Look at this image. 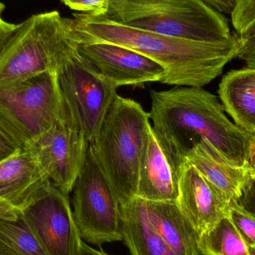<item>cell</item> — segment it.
<instances>
[{"mask_svg": "<svg viewBox=\"0 0 255 255\" xmlns=\"http://www.w3.org/2000/svg\"><path fill=\"white\" fill-rule=\"evenodd\" d=\"M65 21L70 37L76 43L107 42L133 49L163 67L160 83L175 86L208 85L238 57L241 47L238 34L226 41L205 43L131 28L88 13H75L74 18Z\"/></svg>", "mask_w": 255, "mask_h": 255, "instance_id": "1", "label": "cell"}, {"mask_svg": "<svg viewBox=\"0 0 255 255\" xmlns=\"http://www.w3.org/2000/svg\"><path fill=\"white\" fill-rule=\"evenodd\" d=\"M150 97L153 132L178 172L187 151L202 139L231 164L246 168L252 133L229 119L214 94L199 87L176 86L151 90Z\"/></svg>", "mask_w": 255, "mask_h": 255, "instance_id": "2", "label": "cell"}, {"mask_svg": "<svg viewBox=\"0 0 255 255\" xmlns=\"http://www.w3.org/2000/svg\"><path fill=\"white\" fill-rule=\"evenodd\" d=\"M151 128L149 113L137 102L118 94L90 142L120 205L136 197L139 160Z\"/></svg>", "mask_w": 255, "mask_h": 255, "instance_id": "3", "label": "cell"}, {"mask_svg": "<svg viewBox=\"0 0 255 255\" xmlns=\"http://www.w3.org/2000/svg\"><path fill=\"white\" fill-rule=\"evenodd\" d=\"M76 45L59 12L31 15L18 23L0 56V85L57 73Z\"/></svg>", "mask_w": 255, "mask_h": 255, "instance_id": "4", "label": "cell"}, {"mask_svg": "<svg viewBox=\"0 0 255 255\" xmlns=\"http://www.w3.org/2000/svg\"><path fill=\"white\" fill-rule=\"evenodd\" d=\"M63 112L56 73L0 85V128L19 149H29Z\"/></svg>", "mask_w": 255, "mask_h": 255, "instance_id": "5", "label": "cell"}, {"mask_svg": "<svg viewBox=\"0 0 255 255\" xmlns=\"http://www.w3.org/2000/svg\"><path fill=\"white\" fill-rule=\"evenodd\" d=\"M103 16L131 28L194 41L219 43L233 36L224 15L202 0H187L164 10L109 9Z\"/></svg>", "mask_w": 255, "mask_h": 255, "instance_id": "6", "label": "cell"}, {"mask_svg": "<svg viewBox=\"0 0 255 255\" xmlns=\"http://www.w3.org/2000/svg\"><path fill=\"white\" fill-rule=\"evenodd\" d=\"M56 73L64 111L91 142L118 96V88L79 55L76 45Z\"/></svg>", "mask_w": 255, "mask_h": 255, "instance_id": "7", "label": "cell"}, {"mask_svg": "<svg viewBox=\"0 0 255 255\" xmlns=\"http://www.w3.org/2000/svg\"><path fill=\"white\" fill-rule=\"evenodd\" d=\"M73 191V217L81 238L98 246L123 241L120 203L90 143Z\"/></svg>", "mask_w": 255, "mask_h": 255, "instance_id": "8", "label": "cell"}, {"mask_svg": "<svg viewBox=\"0 0 255 255\" xmlns=\"http://www.w3.org/2000/svg\"><path fill=\"white\" fill-rule=\"evenodd\" d=\"M20 216L48 255H78L82 240L75 222L69 196L51 181Z\"/></svg>", "mask_w": 255, "mask_h": 255, "instance_id": "9", "label": "cell"}, {"mask_svg": "<svg viewBox=\"0 0 255 255\" xmlns=\"http://www.w3.org/2000/svg\"><path fill=\"white\" fill-rule=\"evenodd\" d=\"M90 142L65 111L31 149L54 185L69 196L80 172Z\"/></svg>", "mask_w": 255, "mask_h": 255, "instance_id": "10", "label": "cell"}, {"mask_svg": "<svg viewBox=\"0 0 255 255\" xmlns=\"http://www.w3.org/2000/svg\"><path fill=\"white\" fill-rule=\"evenodd\" d=\"M76 49L100 76L116 88L161 82L165 76V70L160 64L125 46L107 42H86L76 43Z\"/></svg>", "mask_w": 255, "mask_h": 255, "instance_id": "11", "label": "cell"}, {"mask_svg": "<svg viewBox=\"0 0 255 255\" xmlns=\"http://www.w3.org/2000/svg\"><path fill=\"white\" fill-rule=\"evenodd\" d=\"M177 204L199 237L227 217L230 205L186 159L178 174Z\"/></svg>", "mask_w": 255, "mask_h": 255, "instance_id": "12", "label": "cell"}, {"mask_svg": "<svg viewBox=\"0 0 255 255\" xmlns=\"http://www.w3.org/2000/svg\"><path fill=\"white\" fill-rule=\"evenodd\" d=\"M50 182L31 149L0 162V197L19 211Z\"/></svg>", "mask_w": 255, "mask_h": 255, "instance_id": "13", "label": "cell"}, {"mask_svg": "<svg viewBox=\"0 0 255 255\" xmlns=\"http://www.w3.org/2000/svg\"><path fill=\"white\" fill-rule=\"evenodd\" d=\"M178 196V170L151 128L139 160L136 197L154 202H177Z\"/></svg>", "mask_w": 255, "mask_h": 255, "instance_id": "14", "label": "cell"}, {"mask_svg": "<svg viewBox=\"0 0 255 255\" xmlns=\"http://www.w3.org/2000/svg\"><path fill=\"white\" fill-rule=\"evenodd\" d=\"M184 158L201 172L228 203L238 202L251 181L245 168L231 164L203 139L190 148Z\"/></svg>", "mask_w": 255, "mask_h": 255, "instance_id": "15", "label": "cell"}, {"mask_svg": "<svg viewBox=\"0 0 255 255\" xmlns=\"http://www.w3.org/2000/svg\"><path fill=\"white\" fill-rule=\"evenodd\" d=\"M150 223L176 255H199V236L177 202L145 200Z\"/></svg>", "mask_w": 255, "mask_h": 255, "instance_id": "16", "label": "cell"}, {"mask_svg": "<svg viewBox=\"0 0 255 255\" xmlns=\"http://www.w3.org/2000/svg\"><path fill=\"white\" fill-rule=\"evenodd\" d=\"M121 229L130 255H176L156 232L139 197L120 205Z\"/></svg>", "mask_w": 255, "mask_h": 255, "instance_id": "17", "label": "cell"}, {"mask_svg": "<svg viewBox=\"0 0 255 255\" xmlns=\"http://www.w3.org/2000/svg\"><path fill=\"white\" fill-rule=\"evenodd\" d=\"M219 96L235 124L250 133L255 132V69L229 72L220 82Z\"/></svg>", "mask_w": 255, "mask_h": 255, "instance_id": "18", "label": "cell"}, {"mask_svg": "<svg viewBox=\"0 0 255 255\" xmlns=\"http://www.w3.org/2000/svg\"><path fill=\"white\" fill-rule=\"evenodd\" d=\"M198 247L203 255H250V247L228 217L201 235Z\"/></svg>", "mask_w": 255, "mask_h": 255, "instance_id": "19", "label": "cell"}, {"mask_svg": "<svg viewBox=\"0 0 255 255\" xmlns=\"http://www.w3.org/2000/svg\"><path fill=\"white\" fill-rule=\"evenodd\" d=\"M0 241L15 255H48L20 214L15 221L0 220Z\"/></svg>", "mask_w": 255, "mask_h": 255, "instance_id": "20", "label": "cell"}, {"mask_svg": "<svg viewBox=\"0 0 255 255\" xmlns=\"http://www.w3.org/2000/svg\"><path fill=\"white\" fill-rule=\"evenodd\" d=\"M227 217L247 245L255 247V216L244 210L238 202H233L229 205Z\"/></svg>", "mask_w": 255, "mask_h": 255, "instance_id": "21", "label": "cell"}, {"mask_svg": "<svg viewBox=\"0 0 255 255\" xmlns=\"http://www.w3.org/2000/svg\"><path fill=\"white\" fill-rule=\"evenodd\" d=\"M231 16L238 34H242L255 23V0H237Z\"/></svg>", "mask_w": 255, "mask_h": 255, "instance_id": "22", "label": "cell"}, {"mask_svg": "<svg viewBox=\"0 0 255 255\" xmlns=\"http://www.w3.org/2000/svg\"><path fill=\"white\" fill-rule=\"evenodd\" d=\"M61 1L72 10L94 16H105L109 7V0H62Z\"/></svg>", "mask_w": 255, "mask_h": 255, "instance_id": "23", "label": "cell"}, {"mask_svg": "<svg viewBox=\"0 0 255 255\" xmlns=\"http://www.w3.org/2000/svg\"><path fill=\"white\" fill-rule=\"evenodd\" d=\"M238 35L241 38V47L237 58L245 61L249 68L255 69V23Z\"/></svg>", "mask_w": 255, "mask_h": 255, "instance_id": "24", "label": "cell"}, {"mask_svg": "<svg viewBox=\"0 0 255 255\" xmlns=\"http://www.w3.org/2000/svg\"><path fill=\"white\" fill-rule=\"evenodd\" d=\"M5 5L4 3L0 1V56L18 25V24L11 23L4 19L2 14Z\"/></svg>", "mask_w": 255, "mask_h": 255, "instance_id": "25", "label": "cell"}, {"mask_svg": "<svg viewBox=\"0 0 255 255\" xmlns=\"http://www.w3.org/2000/svg\"><path fill=\"white\" fill-rule=\"evenodd\" d=\"M244 210L255 216V179L251 180L238 202Z\"/></svg>", "mask_w": 255, "mask_h": 255, "instance_id": "26", "label": "cell"}, {"mask_svg": "<svg viewBox=\"0 0 255 255\" xmlns=\"http://www.w3.org/2000/svg\"><path fill=\"white\" fill-rule=\"evenodd\" d=\"M19 150L21 149L15 145L14 142L0 128V162L13 155Z\"/></svg>", "mask_w": 255, "mask_h": 255, "instance_id": "27", "label": "cell"}, {"mask_svg": "<svg viewBox=\"0 0 255 255\" xmlns=\"http://www.w3.org/2000/svg\"><path fill=\"white\" fill-rule=\"evenodd\" d=\"M210 7L221 13L232 14L236 7L237 0H202Z\"/></svg>", "mask_w": 255, "mask_h": 255, "instance_id": "28", "label": "cell"}, {"mask_svg": "<svg viewBox=\"0 0 255 255\" xmlns=\"http://www.w3.org/2000/svg\"><path fill=\"white\" fill-rule=\"evenodd\" d=\"M20 211L0 197V220L15 221L19 219Z\"/></svg>", "mask_w": 255, "mask_h": 255, "instance_id": "29", "label": "cell"}, {"mask_svg": "<svg viewBox=\"0 0 255 255\" xmlns=\"http://www.w3.org/2000/svg\"><path fill=\"white\" fill-rule=\"evenodd\" d=\"M246 169L250 180L255 179V132L252 133L251 143Z\"/></svg>", "mask_w": 255, "mask_h": 255, "instance_id": "30", "label": "cell"}, {"mask_svg": "<svg viewBox=\"0 0 255 255\" xmlns=\"http://www.w3.org/2000/svg\"><path fill=\"white\" fill-rule=\"evenodd\" d=\"M109 255L103 253V252L98 251L91 248L88 244L82 241L81 243L80 248H79V255Z\"/></svg>", "mask_w": 255, "mask_h": 255, "instance_id": "31", "label": "cell"}, {"mask_svg": "<svg viewBox=\"0 0 255 255\" xmlns=\"http://www.w3.org/2000/svg\"><path fill=\"white\" fill-rule=\"evenodd\" d=\"M0 255H15L13 252L0 241Z\"/></svg>", "mask_w": 255, "mask_h": 255, "instance_id": "32", "label": "cell"}, {"mask_svg": "<svg viewBox=\"0 0 255 255\" xmlns=\"http://www.w3.org/2000/svg\"><path fill=\"white\" fill-rule=\"evenodd\" d=\"M250 255H255V247H250Z\"/></svg>", "mask_w": 255, "mask_h": 255, "instance_id": "33", "label": "cell"}, {"mask_svg": "<svg viewBox=\"0 0 255 255\" xmlns=\"http://www.w3.org/2000/svg\"><path fill=\"white\" fill-rule=\"evenodd\" d=\"M61 1H62V0H61Z\"/></svg>", "mask_w": 255, "mask_h": 255, "instance_id": "34", "label": "cell"}]
</instances>
